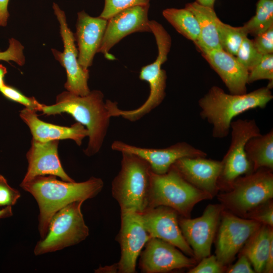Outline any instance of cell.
Masks as SVG:
<instances>
[{
    "instance_id": "1",
    "label": "cell",
    "mask_w": 273,
    "mask_h": 273,
    "mask_svg": "<svg viewBox=\"0 0 273 273\" xmlns=\"http://www.w3.org/2000/svg\"><path fill=\"white\" fill-rule=\"evenodd\" d=\"M36 200L39 213L38 229L41 239L46 236L53 215L65 206L77 201H85L96 197L102 190L104 181L90 177L86 181L77 183L58 180L52 175H39L20 185Z\"/></svg>"
},
{
    "instance_id": "2",
    "label": "cell",
    "mask_w": 273,
    "mask_h": 273,
    "mask_svg": "<svg viewBox=\"0 0 273 273\" xmlns=\"http://www.w3.org/2000/svg\"><path fill=\"white\" fill-rule=\"evenodd\" d=\"M104 98L103 93L99 90L90 91L84 96L64 91L57 96L55 104H43L40 112L48 116L68 113L85 126L88 142L83 152L90 157L101 150L109 126L111 117Z\"/></svg>"
},
{
    "instance_id": "3",
    "label": "cell",
    "mask_w": 273,
    "mask_h": 273,
    "mask_svg": "<svg viewBox=\"0 0 273 273\" xmlns=\"http://www.w3.org/2000/svg\"><path fill=\"white\" fill-rule=\"evenodd\" d=\"M273 96L267 86L243 95L225 93L213 86L198 101L200 116L212 124V136L222 139L228 136L233 119L249 110L264 108Z\"/></svg>"
},
{
    "instance_id": "4",
    "label": "cell",
    "mask_w": 273,
    "mask_h": 273,
    "mask_svg": "<svg viewBox=\"0 0 273 273\" xmlns=\"http://www.w3.org/2000/svg\"><path fill=\"white\" fill-rule=\"evenodd\" d=\"M212 198L210 194L186 180L172 166L164 174H157L151 170L147 209L167 206L182 217L190 218L196 204Z\"/></svg>"
},
{
    "instance_id": "5",
    "label": "cell",
    "mask_w": 273,
    "mask_h": 273,
    "mask_svg": "<svg viewBox=\"0 0 273 273\" xmlns=\"http://www.w3.org/2000/svg\"><path fill=\"white\" fill-rule=\"evenodd\" d=\"M121 153L120 170L112 181V196L120 210H130L141 214L148 206L151 169L139 156Z\"/></svg>"
},
{
    "instance_id": "6",
    "label": "cell",
    "mask_w": 273,
    "mask_h": 273,
    "mask_svg": "<svg viewBox=\"0 0 273 273\" xmlns=\"http://www.w3.org/2000/svg\"><path fill=\"white\" fill-rule=\"evenodd\" d=\"M272 170L261 168L240 176L231 189L218 195L224 209L242 217L266 203L273 198Z\"/></svg>"
},
{
    "instance_id": "7",
    "label": "cell",
    "mask_w": 273,
    "mask_h": 273,
    "mask_svg": "<svg viewBox=\"0 0 273 273\" xmlns=\"http://www.w3.org/2000/svg\"><path fill=\"white\" fill-rule=\"evenodd\" d=\"M83 201L73 202L57 211L51 218L47 233L36 244L34 253L39 255L77 244L89 235L81 207Z\"/></svg>"
},
{
    "instance_id": "8",
    "label": "cell",
    "mask_w": 273,
    "mask_h": 273,
    "mask_svg": "<svg viewBox=\"0 0 273 273\" xmlns=\"http://www.w3.org/2000/svg\"><path fill=\"white\" fill-rule=\"evenodd\" d=\"M149 26L155 36L158 48V56L151 64L143 66L139 78L147 81L150 87L148 99L140 107L131 110L132 117L139 120L157 107L165 97L167 75L161 68L167 59L171 46V38L163 26L155 20H150Z\"/></svg>"
},
{
    "instance_id": "9",
    "label": "cell",
    "mask_w": 273,
    "mask_h": 273,
    "mask_svg": "<svg viewBox=\"0 0 273 273\" xmlns=\"http://www.w3.org/2000/svg\"><path fill=\"white\" fill-rule=\"evenodd\" d=\"M231 141L221 162L222 168L218 179L219 190H229L239 177L252 172L245 147L251 138L261 134L255 120L238 119L231 123ZM225 190V191H226Z\"/></svg>"
},
{
    "instance_id": "10",
    "label": "cell",
    "mask_w": 273,
    "mask_h": 273,
    "mask_svg": "<svg viewBox=\"0 0 273 273\" xmlns=\"http://www.w3.org/2000/svg\"><path fill=\"white\" fill-rule=\"evenodd\" d=\"M53 9L60 25L64 50L60 52L52 49V51L55 58L66 70L67 79L64 87L74 94L86 96L90 92L88 85L89 70L82 68L78 63L74 35L68 27L65 12L55 3Z\"/></svg>"
},
{
    "instance_id": "11",
    "label": "cell",
    "mask_w": 273,
    "mask_h": 273,
    "mask_svg": "<svg viewBox=\"0 0 273 273\" xmlns=\"http://www.w3.org/2000/svg\"><path fill=\"white\" fill-rule=\"evenodd\" d=\"M217 233L215 256L225 267L234 259L249 239L261 224L254 220L240 217L224 209Z\"/></svg>"
},
{
    "instance_id": "12",
    "label": "cell",
    "mask_w": 273,
    "mask_h": 273,
    "mask_svg": "<svg viewBox=\"0 0 273 273\" xmlns=\"http://www.w3.org/2000/svg\"><path fill=\"white\" fill-rule=\"evenodd\" d=\"M224 209L221 203L209 204L200 217L178 218L182 234L192 249L197 261L210 255L211 246Z\"/></svg>"
},
{
    "instance_id": "13",
    "label": "cell",
    "mask_w": 273,
    "mask_h": 273,
    "mask_svg": "<svg viewBox=\"0 0 273 273\" xmlns=\"http://www.w3.org/2000/svg\"><path fill=\"white\" fill-rule=\"evenodd\" d=\"M121 226L118 236L121 256L118 272L134 273L143 248L151 238L146 230L141 214L130 210H120Z\"/></svg>"
},
{
    "instance_id": "14",
    "label": "cell",
    "mask_w": 273,
    "mask_h": 273,
    "mask_svg": "<svg viewBox=\"0 0 273 273\" xmlns=\"http://www.w3.org/2000/svg\"><path fill=\"white\" fill-rule=\"evenodd\" d=\"M149 7L150 4L129 7L109 19L98 53L103 54L107 59L114 60L109 51L124 37L137 32H151L148 18Z\"/></svg>"
},
{
    "instance_id": "15",
    "label": "cell",
    "mask_w": 273,
    "mask_h": 273,
    "mask_svg": "<svg viewBox=\"0 0 273 273\" xmlns=\"http://www.w3.org/2000/svg\"><path fill=\"white\" fill-rule=\"evenodd\" d=\"M112 150L121 153L135 155L145 160L151 170L157 174H164L177 160L185 158L206 157L207 153L185 142H178L168 147L161 149L147 148L115 141L111 145Z\"/></svg>"
},
{
    "instance_id": "16",
    "label": "cell",
    "mask_w": 273,
    "mask_h": 273,
    "mask_svg": "<svg viewBox=\"0 0 273 273\" xmlns=\"http://www.w3.org/2000/svg\"><path fill=\"white\" fill-rule=\"evenodd\" d=\"M141 252L139 268L145 273H160L194 266L196 260L186 255L174 245L151 238Z\"/></svg>"
},
{
    "instance_id": "17",
    "label": "cell",
    "mask_w": 273,
    "mask_h": 273,
    "mask_svg": "<svg viewBox=\"0 0 273 273\" xmlns=\"http://www.w3.org/2000/svg\"><path fill=\"white\" fill-rule=\"evenodd\" d=\"M178 216L175 210L164 206L147 209L141 214L143 224L151 238L165 241L194 258L193 250L181 232Z\"/></svg>"
},
{
    "instance_id": "18",
    "label": "cell",
    "mask_w": 273,
    "mask_h": 273,
    "mask_svg": "<svg viewBox=\"0 0 273 273\" xmlns=\"http://www.w3.org/2000/svg\"><path fill=\"white\" fill-rule=\"evenodd\" d=\"M59 140L46 142L32 139L26 153L28 168L22 181L39 175H52L65 181H75L64 171L58 152Z\"/></svg>"
},
{
    "instance_id": "19",
    "label": "cell",
    "mask_w": 273,
    "mask_h": 273,
    "mask_svg": "<svg viewBox=\"0 0 273 273\" xmlns=\"http://www.w3.org/2000/svg\"><path fill=\"white\" fill-rule=\"evenodd\" d=\"M108 20L89 16L84 11L77 14L76 33L78 61L82 68L88 70L98 53L107 26Z\"/></svg>"
},
{
    "instance_id": "20",
    "label": "cell",
    "mask_w": 273,
    "mask_h": 273,
    "mask_svg": "<svg viewBox=\"0 0 273 273\" xmlns=\"http://www.w3.org/2000/svg\"><path fill=\"white\" fill-rule=\"evenodd\" d=\"M190 184L213 197L219 191L218 179L222 164L206 157L180 158L172 165Z\"/></svg>"
},
{
    "instance_id": "21",
    "label": "cell",
    "mask_w": 273,
    "mask_h": 273,
    "mask_svg": "<svg viewBox=\"0 0 273 273\" xmlns=\"http://www.w3.org/2000/svg\"><path fill=\"white\" fill-rule=\"evenodd\" d=\"M200 52L220 76L230 94L243 95L247 93L249 71L237 60L236 56L222 49Z\"/></svg>"
},
{
    "instance_id": "22",
    "label": "cell",
    "mask_w": 273,
    "mask_h": 273,
    "mask_svg": "<svg viewBox=\"0 0 273 273\" xmlns=\"http://www.w3.org/2000/svg\"><path fill=\"white\" fill-rule=\"evenodd\" d=\"M20 117L29 127L32 139L40 142L70 139L80 146L88 136L86 127L77 122L70 127L49 123L39 119L36 111L26 108L20 111Z\"/></svg>"
},
{
    "instance_id": "23",
    "label": "cell",
    "mask_w": 273,
    "mask_h": 273,
    "mask_svg": "<svg viewBox=\"0 0 273 273\" xmlns=\"http://www.w3.org/2000/svg\"><path fill=\"white\" fill-rule=\"evenodd\" d=\"M196 18L200 28L199 40L194 43L200 52L222 49L218 37L217 23L219 19L214 9L196 2L187 3L185 7Z\"/></svg>"
},
{
    "instance_id": "24",
    "label": "cell",
    "mask_w": 273,
    "mask_h": 273,
    "mask_svg": "<svg viewBox=\"0 0 273 273\" xmlns=\"http://www.w3.org/2000/svg\"><path fill=\"white\" fill-rule=\"evenodd\" d=\"M273 243L272 227L261 224L241 249L240 254L249 259L255 272H262L271 244Z\"/></svg>"
},
{
    "instance_id": "25",
    "label": "cell",
    "mask_w": 273,
    "mask_h": 273,
    "mask_svg": "<svg viewBox=\"0 0 273 273\" xmlns=\"http://www.w3.org/2000/svg\"><path fill=\"white\" fill-rule=\"evenodd\" d=\"M245 150L252 172L261 168L273 169V130L253 137L246 144Z\"/></svg>"
},
{
    "instance_id": "26",
    "label": "cell",
    "mask_w": 273,
    "mask_h": 273,
    "mask_svg": "<svg viewBox=\"0 0 273 273\" xmlns=\"http://www.w3.org/2000/svg\"><path fill=\"white\" fill-rule=\"evenodd\" d=\"M162 15L165 19L180 34L194 43L200 37V28L195 16L187 9L168 8Z\"/></svg>"
},
{
    "instance_id": "27",
    "label": "cell",
    "mask_w": 273,
    "mask_h": 273,
    "mask_svg": "<svg viewBox=\"0 0 273 273\" xmlns=\"http://www.w3.org/2000/svg\"><path fill=\"white\" fill-rule=\"evenodd\" d=\"M243 27L248 35L254 36L273 27V0H258L255 14Z\"/></svg>"
},
{
    "instance_id": "28",
    "label": "cell",
    "mask_w": 273,
    "mask_h": 273,
    "mask_svg": "<svg viewBox=\"0 0 273 273\" xmlns=\"http://www.w3.org/2000/svg\"><path fill=\"white\" fill-rule=\"evenodd\" d=\"M217 28L222 49L236 56L243 39L248 36L243 26L234 27L222 22L219 19Z\"/></svg>"
},
{
    "instance_id": "29",
    "label": "cell",
    "mask_w": 273,
    "mask_h": 273,
    "mask_svg": "<svg viewBox=\"0 0 273 273\" xmlns=\"http://www.w3.org/2000/svg\"><path fill=\"white\" fill-rule=\"evenodd\" d=\"M267 79L269 83L267 86L271 89L273 86V54L263 56L261 61L249 71L247 83L257 80Z\"/></svg>"
},
{
    "instance_id": "30",
    "label": "cell",
    "mask_w": 273,
    "mask_h": 273,
    "mask_svg": "<svg viewBox=\"0 0 273 273\" xmlns=\"http://www.w3.org/2000/svg\"><path fill=\"white\" fill-rule=\"evenodd\" d=\"M263 56L254 46L253 40L247 36L243 39L236 57L249 71L261 61Z\"/></svg>"
},
{
    "instance_id": "31",
    "label": "cell",
    "mask_w": 273,
    "mask_h": 273,
    "mask_svg": "<svg viewBox=\"0 0 273 273\" xmlns=\"http://www.w3.org/2000/svg\"><path fill=\"white\" fill-rule=\"evenodd\" d=\"M0 92L7 99L24 105L26 108L36 112L41 111L42 104L34 97H28L11 86L5 84L0 88Z\"/></svg>"
},
{
    "instance_id": "32",
    "label": "cell",
    "mask_w": 273,
    "mask_h": 273,
    "mask_svg": "<svg viewBox=\"0 0 273 273\" xmlns=\"http://www.w3.org/2000/svg\"><path fill=\"white\" fill-rule=\"evenodd\" d=\"M150 0H105L104 9L99 17L108 20L118 12L126 8L150 4Z\"/></svg>"
},
{
    "instance_id": "33",
    "label": "cell",
    "mask_w": 273,
    "mask_h": 273,
    "mask_svg": "<svg viewBox=\"0 0 273 273\" xmlns=\"http://www.w3.org/2000/svg\"><path fill=\"white\" fill-rule=\"evenodd\" d=\"M24 47L15 38L9 39L8 48L4 52L0 51V60L7 62L13 61L20 66H23L25 62L23 53Z\"/></svg>"
},
{
    "instance_id": "34",
    "label": "cell",
    "mask_w": 273,
    "mask_h": 273,
    "mask_svg": "<svg viewBox=\"0 0 273 273\" xmlns=\"http://www.w3.org/2000/svg\"><path fill=\"white\" fill-rule=\"evenodd\" d=\"M223 267L218 261L215 255L203 257L197 265L191 268L189 273H220L224 271Z\"/></svg>"
},
{
    "instance_id": "35",
    "label": "cell",
    "mask_w": 273,
    "mask_h": 273,
    "mask_svg": "<svg viewBox=\"0 0 273 273\" xmlns=\"http://www.w3.org/2000/svg\"><path fill=\"white\" fill-rule=\"evenodd\" d=\"M20 196V192L12 188L4 176L0 174V206H13Z\"/></svg>"
},
{
    "instance_id": "36",
    "label": "cell",
    "mask_w": 273,
    "mask_h": 273,
    "mask_svg": "<svg viewBox=\"0 0 273 273\" xmlns=\"http://www.w3.org/2000/svg\"><path fill=\"white\" fill-rule=\"evenodd\" d=\"M247 218L254 220L261 224L272 227L273 226V205L271 200L261 205L250 213Z\"/></svg>"
},
{
    "instance_id": "37",
    "label": "cell",
    "mask_w": 273,
    "mask_h": 273,
    "mask_svg": "<svg viewBox=\"0 0 273 273\" xmlns=\"http://www.w3.org/2000/svg\"><path fill=\"white\" fill-rule=\"evenodd\" d=\"M253 42L257 50L263 55L273 53V27L255 36Z\"/></svg>"
},
{
    "instance_id": "38",
    "label": "cell",
    "mask_w": 273,
    "mask_h": 273,
    "mask_svg": "<svg viewBox=\"0 0 273 273\" xmlns=\"http://www.w3.org/2000/svg\"><path fill=\"white\" fill-rule=\"evenodd\" d=\"M228 273H254V269L248 258L244 254H240L239 258L233 265L226 270Z\"/></svg>"
},
{
    "instance_id": "39",
    "label": "cell",
    "mask_w": 273,
    "mask_h": 273,
    "mask_svg": "<svg viewBox=\"0 0 273 273\" xmlns=\"http://www.w3.org/2000/svg\"><path fill=\"white\" fill-rule=\"evenodd\" d=\"M9 0H0V26L5 27L7 25L10 14L8 7Z\"/></svg>"
},
{
    "instance_id": "40",
    "label": "cell",
    "mask_w": 273,
    "mask_h": 273,
    "mask_svg": "<svg viewBox=\"0 0 273 273\" xmlns=\"http://www.w3.org/2000/svg\"><path fill=\"white\" fill-rule=\"evenodd\" d=\"M263 272L265 273L273 272V243L270 246Z\"/></svg>"
},
{
    "instance_id": "41",
    "label": "cell",
    "mask_w": 273,
    "mask_h": 273,
    "mask_svg": "<svg viewBox=\"0 0 273 273\" xmlns=\"http://www.w3.org/2000/svg\"><path fill=\"white\" fill-rule=\"evenodd\" d=\"M96 272H118L117 264L105 267H100L95 270Z\"/></svg>"
},
{
    "instance_id": "42",
    "label": "cell",
    "mask_w": 273,
    "mask_h": 273,
    "mask_svg": "<svg viewBox=\"0 0 273 273\" xmlns=\"http://www.w3.org/2000/svg\"><path fill=\"white\" fill-rule=\"evenodd\" d=\"M13 215L12 206H6L4 208L0 209V218H5L11 217Z\"/></svg>"
},
{
    "instance_id": "43",
    "label": "cell",
    "mask_w": 273,
    "mask_h": 273,
    "mask_svg": "<svg viewBox=\"0 0 273 273\" xmlns=\"http://www.w3.org/2000/svg\"><path fill=\"white\" fill-rule=\"evenodd\" d=\"M195 2L203 6L214 9L215 0H196Z\"/></svg>"
},
{
    "instance_id": "44",
    "label": "cell",
    "mask_w": 273,
    "mask_h": 273,
    "mask_svg": "<svg viewBox=\"0 0 273 273\" xmlns=\"http://www.w3.org/2000/svg\"><path fill=\"white\" fill-rule=\"evenodd\" d=\"M7 73V68L3 64H0V88L6 84L4 82V77Z\"/></svg>"
}]
</instances>
